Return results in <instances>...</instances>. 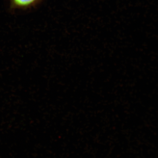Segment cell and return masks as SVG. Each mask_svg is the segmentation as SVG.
Segmentation results:
<instances>
[{
	"mask_svg": "<svg viewBox=\"0 0 158 158\" xmlns=\"http://www.w3.org/2000/svg\"><path fill=\"white\" fill-rule=\"evenodd\" d=\"M43 0H10L11 7L13 9L27 10L36 7Z\"/></svg>",
	"mask_w": 158,
	"mask_h": 158,
	"instance_id": "obj_1",
	"label": "cell"
}]
</instances>
